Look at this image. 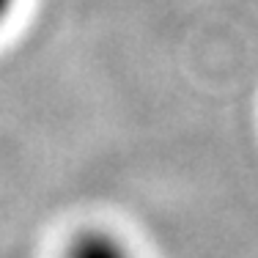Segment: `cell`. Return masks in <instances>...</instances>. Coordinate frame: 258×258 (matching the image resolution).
Returning <instances> with one entry per match:
<instances>
[{
	"mask_svg": "<svg viewBox=\"0 0 258 258\" xmlns=\"http://www.w3.org/2000/svg\"><path fill=\"white\" fill-rule=\"evenodd\" d=\"M11 9V0H0V20L6 17V11Z\"/></svg>",
	"mask_w": 258,
	"mask_h": 258,
	"instance_id": "cell-1",
	"label": "cell"
}]
</instances>
